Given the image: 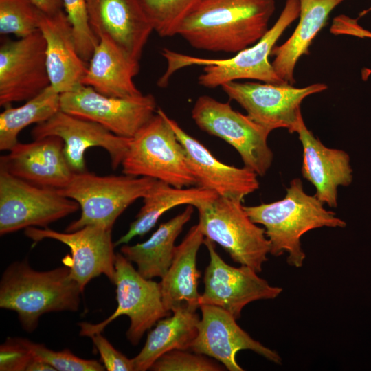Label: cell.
I'll use <instances>...</instances> for the list:
<instances>
[{
  "label": "cell",
  "mask_w": 371,
  "mask_h": 371,
  "mask_svg": "<svg viewBox=\"0 0 371 371\" xmlns=\"http://www.w3.org/2000/svg\"><path fill=\"white\" fill-rule=\"evenodd\" d=\"M90 27L99 38L111 39L139 61L154 31L141 0H87Z\"/></svg>",
  "instance_id": "d6986e66"
},
{
  "label": "cell",
  "mask_w": 371,
  "mask_h": 371,
  "mask_svg": "<svg viewBox=\"0 0 371 371\" xmlns=\"http://www.w3.org/2000/svg\"><path fill=\"white\" fill-rule=\"evenodd\" d=\"M154 31L161 37L177 35L184 19L201 0H141Z\"/></svg>",
  "instance_id": "f546056e"
},
{
  "label": "cell",
  "mask_w": 371,
  "mask_h": 371,
  "mask_svg": "<svg viewBox=\"0 0 371 371\" xmlns=\"http://www.w3.org/2000/svg\"><path fill=\"white\" fill-rule=\"evenodd\" d=\"M38 30L45 41V57L50 85L59 93L82 84L88 64L79 54L70 21L64 10L40 14Z\"/></svg>",
  "instance_id": "44dd1931"
},
{
  "label": "cell",
  "mask_w": 371,
  "mask_h": 371,
  "mask_svg": "<svg viewBox=\"0 0 371 371\" xmlns=\"http://www.w3.org/2000/svg\"><path fill=\"white\" fill-rule=\"evenodd\" d=\"M284 197L269 203L244 206L251 221L264 226L272 256L287 253V263L296 268L303 266L306 254L301 238L320 227L344 228L346 223L315 195L306 194L302 181L295 178L286 189Z\"/></svg>",
  "instance_id": "3957f363"
},
{
  "label": "cell",
  "mask_w": 371,
  "mask_h": 371,
  "mask_svg": "<svg viewBox=\"0 0 371 371\" xmlns=\"http://www.w3.org/2000/svg\"><path fill=\"white\" fill-rule=\"evenodd\" d=\"M275 10V0H201L177 35L197 49L237 53L267 33Z\"/></svg>",
  "instance_id": "6da1fadb"
},
{
  "label": "cell",
  "mask_w": 371,
  "mask_h": 371,
  "mask_svg": "<svg viewBox=\"0 0 371 371\" xmlns=\"http://www.w3.org/2000/svg\"><path fill=\"white\" fill-rule=\"evenodd\" d=\"M205 236L199 224L192 226L182 242L175 247L172 262L160 282L162 301L172 313L181 308H199L198 291L201 273L196 256Z\"/></svg>",
  "instance_id": "cb8c5ba5"
},
{
  "label": "cell",
  "mask_w": 371,
  "mask_h": 371,
  "mask_svg": "<svg viewBox=\"0 0 371 371\" xmlns=\"http://www.w3.org/2000/svg\"><path fill=\"white\" fill-rule=\"evenodd\" d=\"M302 146V177L315 188V196L331 207L337 206V188L352 181V169L348 154L324 145L308 129L304 122L297 132Z\"/></svg>",
  "instance_id": "7402d4cb"
},
{
  "label": "cell",
  "mask_w": 371,
  "mask_h": 371,
  "mask_svg": "<svg viewBox=\"0 0 371 371\" xmlns=\"http://www.w3.org/2000/svg\"><path fill=\"white\" fill-rule=\"evenodd\" d=\"M80 209L58 190L38 186L0 169V234L45 228Z\"/></svg>",
  "instance_id": "30bf717a"
},
{
  "label": "cell",
  "mask_w": 371,
  "mask_h": 371,
  "mask_svg": "<svg viewBox=\"0 0 371 371\" xmlns=\"http://www.w3.org/2000/svg\"><path fill=\"white\" fill-rule=\"evenodd\" d=\"M344 0H300L299 22L291 36L282 45L274 46L271 63L278 76L293 85L294 70L299 59L309 52L315 37L325 26L330 12Z\"/></svg>",
  "instance_id": "d4e9b609"
},
{
  "label": "cell",
  "mask_w": 371,
  "mask_h": 371,
  "mask_svg": "<svg viewBox=\"0 0 371 371\" xmlns=\"http://www.w3.org/2000/svg\"><path fill=\"white\" fill-rule=\"evenodd\" d=\"M64 142L57 136L34 139L13 146L0 159V169L32 184L60 190L70 181L74 172L64 153Z\"/></svg>",
  "instance_id": "ffe728a7"
},
{
  "label": "cell",
  "mask_w": 371,
  "mask_h": 371,
  "mask_svg": "<svg viewBox=\"0 0 371 371\" xmlns=\"http://www.w3.org/2000/svg\"><path fill=\"white\" fill-rule=\"evenodd\" d=\"M352 36L371 38V32L364 29L358 24L352 31Z\"/></svg>",
  "instance_id": "74e56055"
},
{
  "label": "cell",
  "mask_w": 371,
  "mask_h": 371,
  "mask_svg": "<svg viewBox=\"0 0 371 371\" xmlns=\"http://www.w3.org/2000/svg\"><path fill=\"white\" fill-rule=\"evenodd\" d=\"M205 238L218 244L232 260L257 273L270 252L265 230L253 222L242 201L218 196L196 207Z\"/></svg>",
  "instance_id": "52a82bcc"
},
{
  "label": "cell",
  "mask_w": 371,
  "mask_h": 371,
  "mask_svg": "<svg viewBox=\"0 0 371 371\" xmlns=\"http://www.w3.org/2000/svg\"><path fill=\"white\" fill-rule=\"evenodd\" d=\"M115 267L116 309L100 323H79V333L89 337L102 333L121 315H126L130 319L126 337L131 344L136 346L148 330L159 319L170 315L171 312L164 305L160 282L143 277L122 253L116 254Z\"/></svg>",
  "instance_id": "9c48e42d"
},
{
  "label": "cell",
  "mask_w": 371,
  "mask_h": 371,
  "mask_svg": "<svg viewBox=\"0 0 371 371\" xmlns=\"http://www.w3.org/2000/svg\"><path fill=\"white\" fill-rule=\"evenodd\" d=\"M34 139L57 136L64 142L63 153L74 172L87 171L85 153L92 147L104 148L109 155L111 167L120 166L131 139L115 135L103 126L62 110L31 131Z\"/></svg>",
  "instance_id": "2e32d148"
},
{
  "label": "cell",
  "mask_w": 371,
  "mask_h": 371,
  "mask_svg": "<svg viewBox=\"0 0 371 371\" xmlns=\"http://www.w3.org/2000/svg\"><path fill=\"white\" fill-rule=\"evenodd\" d=\"M63 9L70 21L78 52L89 61L99 38L91 30L87 15V0H62Z\"/></svg>",
  "instance_id": "d6a6232c"
},
{
  "label": "cell",
  "mask_w": 371,
  "mask_h": 371,
  "mask_svg": "<svg viewBox=\"0 0 371 371\" xmlns=\"http://www.w3.org/2000/svg\"><path fill=\"white\" fill-rule=\"evenodd\" d=\"M41 11L30 0H0V33L27 36L38 30Z\"/></svg>",
  "instance_id": "4dcf8cb0"
},
{
  "label": "cell",
  "mask_w": 371,
  "mask_h": 371,
  "mask_svg": "<svg viewBox=\"0 0 371 371\" xmlns=\"http://www.w3.org/2000/svg\"><path fill=\"white\" fill-rule=\"evenodd\" d=\"M82 292L68 266L38 271L24 259L3 272L0 307L16 312L23 330L32 333L44 314L78 311Z\"/></svg>",
  "instance_id": "7a4b0ae2"
},
{
  "label": "cell",
  "mask_w": 371,
  "mask_h": 371,
  "mask_svg": "<svg viewBox=\"0 0 371 371\" xmlns=\"http://www.w3.org/2000/svg\"><path fill=\"white\" fill-rule=\"evenodd\" d=\"M60 110L96 122L117 136L131 139L152 119L157 109L152 94L110 97L81 84L60 94Z\"/></svg>",
  "instance_id": "7c38bea8"
},
{
  "label": "cell",
  "mask_w": 371,
  "mask_h": 371,
  "mask_svg": "<svg viewBox=\"0 0 371 371\" xmlns=\"http://www.w3.org/2000/svg\"><path fill=\"white\" fill-rule=\"evenodd\" d=\"M98 351L102 363L108 371H135L132 359H128L116 350L111 344L102 335V333L89 337Z\"/></svg>",
  "instance_id": "d590c367"
},
{
  "label": "cell",
  "mask_w": 371,
  "mask_h": 371,
  "mask_svg": "<svg viewBox=\"0 0 371 371\" xmlns=\"http://www.w3.org/2000/svg\"><path fill=\"white\" fill-rule=\"evenodd\" d=\"M139 71L134 59L109 38L101 36L89 61L82 84L115 98L142 94L133 82Z\"/></svg>",
  "instance_id": "603a6c76"
},
{
  "label": "cell",
  "mask_w": 371,
  "mask_h": 371,
  "mask_svg": "<svg viewBox=\"0 0 371 371\" xmlns=\"http://www.w3.org/2000/svg\"><path fill=\"white\" fill-rule=\"evenodd\" d=\"M24 234L34 243L52 239L66 245L71 256L66 258L68 264L65 265L82 291L92 279L100 275L114 284L116 254L112 229L90 225L76 231L60 232L49 227H30L25 229Z\"/></svg>",
  "instance_id": "9a60e30c"
},
{
  "label": "cell",
  "mask_w": 371,
  "mask_h": 371,
  "mask_svg": "<svg viewBox=\"0 0 371 371\" xmlns=\"http://www.w3.org/2000/svg\"><path fill=\"white\" fill-rule=\"evenodd\" d=\"M35 357L19 337H8L0 347L1 371H30Z\"/></svg>",
  "instance_id": "e575fe53"
},
{
  "label": "cell",
  "mask_w": 371,
  "mask_h": 371,
  "mask_svg": "<svg viewBox=\"0 0 371 371\" xmlns=\"http://www.w3.org/2000/svg\"><path fill=\"white\" fill-rule=\"evenodd\" d=\"M193 212V206L188 205L181 213L161 223L146 241L133 245L124 244L121 253L136 264L137 271L145 278H163L172 262L175 240Z\"/></svg>",
  "instance_id": "484cf974"
},
{
  "label": "cell",
  "mask_w": 371,
  "mask_h": 371,
  "mask_svg": "<svg viewBox=\"0 0 371 371\" xmlns=\"http://www.w3.org/2000/svg\"><path fill=\"white\" fill-rule=\"evenodd\" d=\"M191 115L201 130L234 148L245 167L261 177L269 170L273 159L267 144L269 129L233 109L229 102H223L209 95L196 99Z\"/></svg>",
  "instance_id": "ba28073f"
},
{
  "label": "cell",
  "mask_w": 371,
  "mask_h": 371,
  "mask_svg": "<svg viewBox=\"0 0 371 371\" xmlns=\"http://www.w3.org/2000/svg\"><path fill=\"white\" fill-rule=\"evenodd\" d=\"M164 117L184 148L196 186L212 191L219 196L240 201L259 188L258 175L255 172L245 166L237 168L220 161L165 112Z\"/></svg>",
  "instance_id": "ac0fdd59"
},
{
  "label": "cell",
  "mask_w": 371,
  "mask_h": 371,
  "mask_svg": "<svg viewBox=\"0 0 371 371\" xmlns=\"http://www.w3.org/2000/svg\"><path fill=\"white\" fill-rule=\"evenodd\" d=\"M173 350L161 355L150 367L154 371H221L222 364L199 353Z\"/></svg>",
  "instance_id": "836d02e7"
},
{
  "label": "cell",
  "mask_w": 371,
  "mask_h": 371,
  "mask_svg": "<svg viewBox=\"0 0 371 371\" xmlns=\"http://www.w3.org/2000/svg\"><path fill=\"white\" fill-rule=\"evenodd\" d=\"M203 244L208 250L210 262L204 273L200 306H218L238 319L248 304L275 299L282 292L281 287L271 285L251 268L245 265L235 267L226 263L216 252L212 241L205 238Z\"/></svg>",
  "instance_id": "4fadbf2b"
},
{
  "label": "cell",
  "mask_w": 371,
  "mask_h": 371,
  "mask_svg": "<svg viewBox=\"0 0 371 371\" xmlns=\"http://www.w3.org/2000/svg\"><path fill=\"white\" fill-rule=\"evenodd\" d=\"M60 110V93L51 85L18 107L8 106L0 114V150H10L21 131L47 120Z\"/></svg>",
  "instance_id": "f1b7e54d"
},
{
  "label": "cell",
  "mask_w": 371,
  "mask_h": 371,
  "mask_svg": "<svg viewBox=\"0 0 371 371\" xmlns=\"http://www.w3.org/2000/svg\"><path fill=\"white\" fill-rule=\"evenodd\" d=\"M196 308H181L172 315L159 319L148 334L141 351L132 358L135 371H146L164 354L173 350H188L198 333L200 316Z\"/></svg>",
  "instance_id": "4316f807"
},
{
  "label": "cell",
  "mask_w": 371,
  "mask_h": 371,
  "mask_svg": "<svg viewBox=\"0 0 371 371\" xmlns=\"http://www.w3.org/2000/svg\"><path fill=\"white\" fill-rule=\"evenodd\" d=\"M121 166L124 175L150 177L177 188L196 186L184 148L160 108L131 139Z\"/></svg>",
  "instance_id": "8992f818"
},
{
  "label": "cell",
  "mask_w": 371,
  "mask_h": 371,
  "mask_svg": "<svg viewBox=\"0 0 371 371\" xmlns=\"http://www.w3.org/2000/svg\"><path fill=\"white\" fill-rule=\"evenodd\" d=\"M300 0H286L284 7L274 25L255 44L236 53L232 58L212 59L195 57L163 49L167 67L157 85L164 87L172 75L183 67L203 66L198 78L202 87L216 88L237 80H258L271 84H289L276 74L269 58L277 41L286 28L300 16Z\"/></svg>",
  "instance_id": "277c9868"
},
{
  "label": "cell",
  "mask_w": 371,
  "mask_h": 371,
  "mask_svg": "<svg viewBox=\"0 0 371 371\" xmlns=\"http://www.w3.org/2000/svg\"><path fill=\"white\" fill-rule=\"evenodd\" d=\"M45 41L39 30L0 46V105L27 101L50 85Z\"/></svg>",
  "instance_id": "5bb4252c"
},
{
  "label": "cell",
  "mask_w": 371,
  "mask_h": 371,
  "mask_svg": "<svg viewBox=\"0 0 371 371\" xmlns=\"http://www.w3.org/2000/svg\"><path fill=\"white\" fill-rule=\"evenodd\" d=\"M215 192L199 186L177 188L157 180L148 194L143 198V205L125 234L115 246L127 244L134 237L143 236L153 229L159 218L168 210L181 205L194 207L215 199Z\"/></svg>",
  "instance_id": "83f0119b"
},
{
  "label": "cell",
  "mask_w": 371,
  "mask_h": 371,
  "mask_svg": "<svg viewBox=\"0 0 371 371\" xmlns=\"http://www.w3.org/2000/svg\"><path fill=\"white\" fill-rule=\"evenodd\" d=\"M23 346L34 357L52 366L56 371H104L103 364L96 360L85 359L73 354L69 350H51L42 344L19 337Z\"/></svg>",
  "instance_id": "1f68e13d"
},
{
  "label": "cell",
  "mask_w": 371,
  "mask_h": 371,
  "mask_svg": "<svg viewBox=\"0 0 371 371\" xmlns=\"http://www.w3.org/2000/svg\"><path fill=\"white\" fill-rule=\"evenodd\" d=\"M201 317L198 333L190 349L216 359L229 371H243L237 363L236 355L249 350L267 360L280 364L282 359L275 350L253 339L236 323V319L227 311L216 306H199Z\"/></svg>",
  "instance_id": "e0dca14e"
},
{
  "label": "cell",
  "mask_w": 371,
  "mask_h": 371,
  "mask_svg": "<svg viewBox=\"0 0 371 371\" xmlns=\"http://www.w3.org/2000/svg\"><path fill=\"white\" fill-rule=\"evenodd\" d=\"M156 179L146 177L100 176L87 171L74 172L69 183L58 190L76 201L80 217L71 222L65 232L94 225L112 229L117 218L134 201L144 198Z\"/></svg>",
  "instance_id": "5b68a950"
},
{
  "label": "cell",
  "mask_w": 371,
  "mask_h": 371,
  "mask_svg": "<svg viewBox=\"0 0 371 371\" xmlns=\"http://www.w3.org/2000/svg\"><path fill=\"white\" fill-rule=\"evenodd\" d=\"M43 13L52 15L63 9L62 0H30Z\"/></svg>",
  "instance_id": "8d00e7d4"
},
{
  "label": "cell",
  "mask_w": 371,
  "mask_h": 371,
  "mask_svg": "<svg viewBox=\"0 0 371 371\" xmlns=\"http://www.w3.org/2000/svg\"><path fill=\"white\" fill-rule=\"evenodd\" d=\"M254 121L269 129L286 128L296 133L304 122L301 104L308 96L327 89L324 83L297 88L290 84L229 82L221 86Z\"/></svg>",
  "instance_id": "8fae6325"
}]
</instances>
